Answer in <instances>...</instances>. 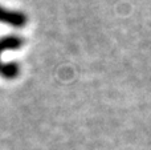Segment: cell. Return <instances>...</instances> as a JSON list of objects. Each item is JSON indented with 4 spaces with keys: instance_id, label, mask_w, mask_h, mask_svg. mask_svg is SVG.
I'll return each mask as SVG.
<instances>
[{
    "instance_id": "obj_1",
    "label": "cell",
    "mask_w": 151,
    "mask_h": 150,
    "mask_svg": "<svg viewBox=\"0 0 151 150\" xmlns=\"http://www.w3.org/2000/svg\"><path fill=\"white\" fill-rule=\"evenodd\" d=\"M25 43V40L20 36H5L0 37V55L4 50H15L21 48ZM20 73V66L16 63H8L4 64L0 61V76L4 79H16Z\"/></svg>"
},
{
    "instance_id": "obj_2",
    "label": "cell",
    "mask_w": 151,
    "mask_h": 150,
    "mask_svg": "<svg viewBox=\"0 0 151 150\" xmlns=\"http://www.w3.org/2000/svg\"><path fill=\"white\" fill-rule=\"evenodd\" d=\"M0 23L21 28L28 23V17H27L25 13L20 12V11L7 9V8H3L0 5Z\"/></svg>"
}]
</instances>
